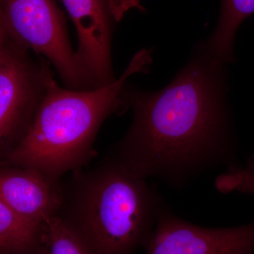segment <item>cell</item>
Segmentation results:
<instances>
[{
  "label": "cell",
  "instance_id": "cell-1",
  "mask_svg": "<svg viewBox=\"0 0 254 254\" xmlns=\"http://www.w3.org/2000/svg\"><path fill=\"white\" fill-rule=\"evenodd\" d=\"M224 66L198 45L163 89L147 92L127 83L123 108L133 110V121L110 155L134 176L159 179L177 190L210 170L239 164Z\"/></svg>",
  "mask_w": 254,
  "mask_h": 254
},
{
  "label": "cell",
  "instance_id": "cell-2",
  "mask_svg": "<svg viewBox=\"0 0 254 254\" xmlns=\"http://www.w3.org/2000/svg\"><path fill=\"white\" fill-rule=\"evenodd\" d=\"M150 53L149 50L138 51L120 78L96 89L63 88L52 71L31 126L5 157L4 165L37 170L56 181L83 168L94 154L93 144L105 120L125 113V87L135 73L146 72Z\"/></svg>",
  "mask_w": 254,
  "mask_h": 254
},
{
  "label": "cell",
  "instance_id": "cell-3",
  "mask_svg": "<svg viewBox=\"0 0 254 254\" xmlns=\"http://www.w3.org/2000/svg\"><path fill=\"white\" fill-rule=\"evenodd\" d=\"M63 190L57 216L90 254L145 249L164 200L147 180L128 173L110 155L91 170L73 171Z\"/></svg>",
  "mask_w": 254,
  "mask_h": 254
},
{
  "label": "cell",
  "instance_id": "cell-4",
  "mask_svg": "<svg viewBox=\"0 0 254 254\" xmlns=\"http://www.w3.org/2000/svg\"><path fill=\"white\" fill-rule=\"evenodd\" d=\"M8 38L51 64L66 88L92 89L76 62L66 18L55 0H0Z\"/></svg>",
  "mask_w": 254,
  "mask_h": 254
},
{
  "label": "cell",
  "instance_id": "cell-5",
  "mask_svg": "<svg viewBox=\"0 0 254 254\" xmlns=\"http://www.w3.org/2000/svg\"><path fill=\"white\" fill-rule=\"evenodd\" d=\"M53 71L43 57L38 61L14 43L0 50V150L7 155L26 135L46 95Z\"/></svg>",
  "mask_w": 254,
  "mask_h": 254
},
{
  "label": "cell",
  "instance_id": "cell-6",
  "mask_svg": "<svg viewBox=\"0 0 254 254\" xmlns=\"http://www.w3.org/2000/svg\"><path fill=\"white\" fill-rule=\"evenodd\" d=\"M145 250V254H254V221L202 227L180 218L163 200Z\"/></svg>",
  "mask_w": 254,
  "mask_h": 254
},
{
  "label": "cell",
  "instance_id": "cell-7",
  "mask_svg": "<svg viewBox=\"0 0 254 254\" xmlns=\"http://www.w3.org/2000/svg\"><path fill=\"white\" fill-rule=\"evenodd\" d=\"M77 34L76 62L92 89L115 80L112 62V38L118 23L110 0H62Z\"/></svg>",
  "mask_w": 254,
  "mask_h": 254
},
{
  "label": "cell",
  "instance_id": "cell-8",
  "mask_svg": "<svg viewBox=\"0 0 254 254\" xmlns=\"http://www.w3.org/2000/svg\"><path fill=\"white\" fill-rule=\"evenodd\" d=\"M63 185L29 168L0 169V200L18 215L43 226L56 216L63 201Z\"/></svg>",
  "mask_w": 254,
  "mask_h": 254
},
{
  "label": "cell",
  "instance_id": "cell-9",
  "mask_svg": "<svg viewBox=\"0 0 254 254\" xmlns=\"http://www.w3.org/2000/svg\"><path fill=\"white\" fill-rule=\"evenodd\" d=\"M254 14V0H221L218 24L208 40L199 44L209 58L225 64L235 59L234 42L242 23Z\"/></svg>",
  "mask_w": 254,
  "mask_h": 254
},
{
  "label": "cell",
  "instance_id": "cell-10",
  "mask_svg": "<svg viewBox=\"0 0 254 254\" xmlns=\"http://www.w3.org/2000/svg\"><path fill=\"white\" fill-rule=\"evenodd\" d=\"M43 226L13 210L0 200V250L13 254H29L36 249Z\"/></svg>",
  "mask_w": 254,
  "mask_h": 254
},
{
  "label": "cell",
  "instance_id": "cell-11",
  "mask_svg": "<svg viewBox=\"0 0 254 254\" xmlns=\"http://www.w3.org/2000/svg\"><path fill=\"white\" fill-rule=\"evenodd\" d=\"M50 254H90L79 237L58 216L43 225Z\"/></svg>",
  "mask_w": 254,
  "mask_h": 254
},
{
  "label": "cell",
  "instance_id": "cell-12",
  "mask_svg": "<svg viewBox=\"0 0 254 254\" xmlns=\"http://www.w3.org/2000/svg\"><path fill=\"white\" fill-rule=\"evenodd\" d=\"M219 188L222 193L238 192L254 195V169L240 164L229 168L220 177Z\"/></svg>",
  "mask_w": 254,
  "mask_h": 254
},
{
  "label": "cell",
  "instance_id": "cell-13",
  "mask_svg": "<svg viewBox=\"0 0 254 254\" xmlns=\"http://www.w3.org/2000/svg\"><path fill=\"white\" fill-rule=\"evenodd\" d=\"M7 38V34H6V29H5L4 20H3L1 10H0V44L4 43Z\"/></svg>",
  "mask_w": 254,
  "mask_h": 254
},
{
  "label": "cell",
  "instance_id": "cell-14",
  "mask_svg": "<svg viewBox=\"0 0 254 254\" xmlns=\"http://www.w3.org/2000/svg\"><path fill=\"white\" fill-rule=\"evenodd\" d=\"M247 166L250 167L251 168L254 169V154L252 155L250 158L247 160V163L246 164Z\"/></svg>",
  "mask_w": 254,
  "mask_h": 254
},
{
  "label": "cell",
  "instance_id": "cell-15",
  "mask_svg": "<svg viewBox=\"0 0 254 254\" xmlns=\"http://www.w3.org/2000/svg\"><path fill=\"white\" fill-rule=\"evenodd\" d=\"M6 253H7V252H4V251H1V252H0V254H6Z\"/></svg>",
  "mask_w": 254,
  "mask_h": 254
},
{
  "label": "cell",
  "instance_id": "cell-16",
  "mask_svg": "<svg viewBox=\"0 0 254 254\" xmlns=\"http://www.w3.org/2000/svg\"><path fill=\"white\" fill-rule=\"evenodd\" d=\"M4 44V43H2V44H0V50H1V46Z\"/></svg>",
  "mask_w": 254,
  "mask_h": 254
},
{
  "label": "cell",
  "instance_id": "cell-17",
  "mask_svg": "<svg viewBox=\"0 0 254 254\" xmlns=\"http://www.w3.org/2000/svg\"><path fill=\"white\" fill-rule=\"evenodd\" d=\"M0 252H1V250H0Z\"/></svg>",
  "mask_w": 254,
  "mask_h": 254
}]
</instances>
